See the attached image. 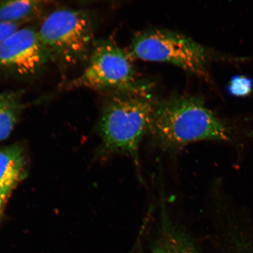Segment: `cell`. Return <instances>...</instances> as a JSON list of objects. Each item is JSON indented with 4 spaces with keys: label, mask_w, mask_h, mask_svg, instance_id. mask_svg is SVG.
Returning <instances> with one entry per match:
<instances>
[{
    "label": "cell",
    "mask_w": 253,
    "mask_h": 253,
    "mask_svg": "<svg viewBox=\"0 0 253 253\" xmlns=\"http://www.w3.org/2000/svg\"><path fill=\"white\" fill-rule=\"evenodd\" d=\"M148 136L161 150L175 152L195 142L239 145L235 126L207 107L202 97L176 95L158 101Z\"/></svg>",
    "instance_id": "obj_1"
},
{
    "label": "cell",
    "mask_w": 253,
    "mask_h": 253,
    "mask_svg": "<svg viewBox=\"0 0 253 253\" xmlns=\"http://www.w3.org/2000/svg\"><path fill=\"white\" fill-rule=\"evenodd\" d=\"M157 102L150 85L111 93L99 121L104 155L130 158L139 169L141 144L149 133Z\"/></svg>",
    "instance_id": "obj_2"
},
{
    "label": "cell",
    "mask_w": 253,
    "mask_h": 253,
    "mask_svg": "<svg viewBox=\"0 0 253 253\" xmlns=\"http://www.w3.org/2000/svg\"><path fill=\"white\" fill-rule=\"evenodd\" d=\"M37 31L50 61L69 67L86 63L96 42L92 21L82 9H55Z\"/></svg>",
    "instance_id": "obj_3"
},
{
    "label": "cell",
    "mask_w": 253,
    "mask_h": 253,
    "mask_svg": "<svg viewBox=\"0 0 253 253\" xmlns=\"http://www.w3.org/2000/svg\"><path fill=\"white\" fill-rule=\"evenodd\" d=\"M132 58L170 63L202 78L209 77L212 54L207 47L184 34L153 29L135 34L129 50Z\"/></svg>",
    "instance_id": "obj_4"
},
{
    "label": "cell",
    "mask_w": 253,
    "mask_h": 253,
    "mask_svg": "<svg viewBox=\"0 0 253 253\" xmlns=\"http://www.w3.org/2000/svg\"><path fill=\"white\" fill-rule=\"evenodd\" d=\"M132 58L112 40L96 41L84 71L69 86L110 93L148 86L138 79Z\"/></svg>",
    "instance_id": "obj_5"
},
{
    "label": "cell",
    "mask_w": 253,
    "mask_h": 253,
    "mask_svg": "<svg viewBox=\"0 0 253 253\" xmlns=\"http://www.w3.org/2000/svg\"><path fill=\"white\" fill-rule=\"evenodd\" d=\"M50 61L37 30L19 29L0 44V70L19 78L33 77Z\"/></svg>",
    "instance_id": "obj_6"
},
{
    "label": "cell",
    "mask_w": 253,
    "mask_h": 253,
    "mask_svg": "<svg viewBox=\"0 0 253 253\" xmlns=\"http://www.w3.org/2000/svg\"><path fill=\"white\" fill-rule=\"evenodd\" d=\"M27 160L18 145L0 149V188L10 194L26 175Z\"/></svg>",
    "instance_id": "obj_7"
},
{
    "label": "cell",
    "mask_w": 253,
    "mask_h": 253,
    "mask_svg": "<svg viewBox=\"0 0 253 253\" xmlns=\"http://www.w3.org/2000/svg\"><path fill=\"white\" fill-rule=\"evenodd\" d=\"M159 220L163 236L153 253H198L187 237L174 225L164 203L161 205Z\"/></svg>",
    "instance_id": "obj_8"
},
{
    "label": "cell",
    "mask_w": 253,
    "mask_h": 253,
    "mask_svg": "<svg viewBox=\"0 0 253 253\" xmlns=\"http://www.w3.org/2000/svg\"><path fill=\"white\" fill-rule=\"evenodd\" d=\"M46 4L38 0L0 2V21L20 25L33 21L43 14Z\"/></svg>",
    "instance_id": "obj_9"
},
{
    "label": "cell",
    "mask_w": 253,
    "mask_h": 253,
    "mask_svg": "<svg viewBox=\"0 0 253 253\" xmlns=\"http://www.w3.org/2000/svg\"><path fill=\"white\" fill-rule=\"evenodd\" d=\"M23 108L18 94L11 92L0 94V141L10 135Z\"/></svg>",
    "instance_id": "obj_10"
},
{
    "label": "cell",
    "mask_w": 253,
    "mask_h": 253,
    "mask_svg": "<svg viewBox=\"0 0 253 253\" xmlns=\"http://www.w3.org/2000/svg\"><path fill=\"white\" fill-rule=\"evenodd\" d=\"M252 79L245 76H235L231 79L228 90L230 94L236 97H245L252 93L253 86Z\"/></svg>",
    "instance_id": "obj_11"
},
{
    "label": "cell",
    "mask_w": 253,
    "mask_h": 253,
    "mask_svg": "<svg viewBox=\"0 0 253 253\" xmlns=\"http://www.w3.org/2000/svg\"><path fill=\"white\" fill-rule=\"evenodd\" d=\"M20 28V25L0 21V44Z\"/></svg>",
    "instance_id": "obj_12"
},
{
    "label": "cell",
    "mask_w": 253,
    "mask_h": 253,
    "mask_svg": "<svg viewBox=\"0 0 253 253\" xmlns=\"http://www.w3.org/2000/svg\"><path fill=\"white\" fill-rule=\"evenodd\" d=\"M9 195L10 194L3 191V190L0 188V219H1L3 212H4L6 202L7 201V199Z\"/></svg>",
    "instance_id": "obj_13"
}]
</instances>
